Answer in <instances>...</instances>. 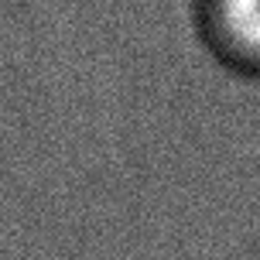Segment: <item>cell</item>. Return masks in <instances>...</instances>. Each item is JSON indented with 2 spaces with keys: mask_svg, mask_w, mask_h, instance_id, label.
I'll list each match as a JSON object with an SVG mask.
<instances>
[{
  "mask_svg": "<svg viewBox=\"0 0 260 260\" xmlns=\"http://www.w3.org/2000/svg\"><path fill=\"white\" fill-rule=\"evenodd\" d=\"M199 17L222 62L260 76V0H199Z\"/></svg>",
  "mask_w": 260,
  "mask_h": 260,
  "instance_id": "6da1fadb",
  "label": "cell"
}]
</instances>
